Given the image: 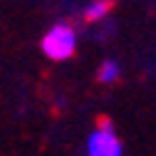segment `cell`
I'll use <instances>...</instances> for the list:
<instances>
[{
	"instance_id": "5b68a950",
	"label": "cell",
	"mask_w": 156,
	"mask_h": 156,
	"mask_svg": "<svg viewBox=\"0 0 156 156\" xmlns=\"http://www.w3.org/2000/svg\"><path fill=\"white\" fill-rule=\"evenodd\" d=\"M97 129H102V131H114V124L107 119V116H99V122H97Z\"/></svg>"
},
{
	"instance_id": "7a4b0ae2",
	"label": "cell",
	"mask_w": 156,
	"mask_h": 156,
	"mask_svg": "<svg viewBox=\"0 0 156 156\" xmlns=\"http://www.w3.org/2000/svg\"><path fill=\"white\" fill-rule=\"evenodd\" d=\"M87 156H124V144L116 131L94 129L87 139Z\"/></svg>"
},
{
	"instance_id": "277c9868",
	"label": "cell",
	"mask_w": 156,
	"mask_h": 156,
	"mask_svg": "<svg viewBox=\"0 0 156 156\" xmlns=\"http://www.w3.org/2000/svg\"><path fill=\"white\" fill-rule=\"evenodd\" d=\"M119 74H122L119 62H114V60H104V62L99 65V69H97V80H99L102 84H112V82L119 80Z\"/></svg>"
},
{
	"instance_id": "3957f363",
	"label": "cell",
	"mask_w": 156,
	"mask_h": 156,
	"mask_svg": "<svg viewBox=\"0 0 156 156\" xmlns=\"http://www.w3.org/2000/svg\"><path fill=\"white\" fill-rule=\"evenodd\" d=\"M112 8H114V0H92L84 8L82 17H84V23H99L112 12Z\"/></svg>"
},
{
	"instance_id": "6da1fadb",
	"label": "cell",
	"mask_w": 156,
	"mask_h": 156,
	"mask_svg": "<svg viewBox=\"0 0 156 156\" xmlns=\"http://www.w3.org/2000/svg\"><path fill=\"white\" fill-rule=\"evenodd\" d=\"M40 50L47 60L52 62H65L77 52V32L67 23H57L52 25L40 40Z\"/></svg>"
}]
</instances>
